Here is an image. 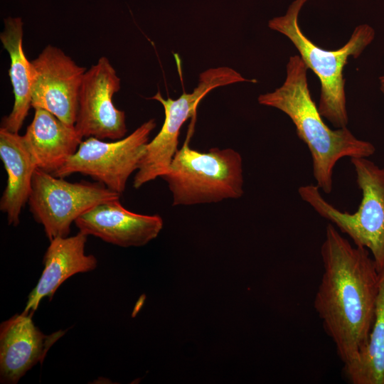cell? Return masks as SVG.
Instances as JSON below:
<instances>
[{"label": "cell", "mask_w": 384, "mask_h": 384, "mask_svg": "<svg viewBox=\"0 0 384 384\" xmlns=\"http://www.w3.org/2000/svg\"><path fill=\"white\" fill-rule=\"evenodd\" d=\"M23 21L19 17L4 20L0 40L10 57L9 75L14 102L10 114L2 119L1 128L18 133L31 107V63L23 49Z\"/></svg>", "instance_id": "cell-16"}, {"label": "cell", "mask_w": 384, "mask_h": 384, "mask_svg": "<svg viewBox=\"0 0 384 384\" xmlns=\"http://www.w3.org/2000/svg\"><path fill=\"white\" fill-rule=\"evenodd\" d=\"M323 274L314 306L343 365L366 345L375 314L380 272L370 251L353 247L332 223L321 247Z\"/></svg>", "instance_id": "cell-1"}, {"label": "cell", "mask_w": 384, "mask_h": 384, "mask_svg": "<svg viewBox=\"0 0 384 384\" xmlns=\"http://www.w3.org/2000/svg\"><path fill=\"white\" fill-rule=\"evenodd\" d=\"M155 127V120L151 119L120 139L105 142L88 137L53 175L65 178L80 173L121 195L131 174L138 170Z\"/></svg>", "instance_id": "cell-8"}, {"label": "cell", "mask_w": 384, "mask_h": 384, "mask_svg": "<svg viewBox=\"0 0 384 384\" xmlns=\"http://www.w3.org/2000/svg\"><path fill=\"white\" fill-rule=\"evenodd\" d=\"M380 89L384 95V75L379 77Z\"/></svg>", "instance_id": "cell-18"}, {"label": "cell", "mask_w": 384, "mask_h": 384, "mask_svg": "<svg viewBox=\"0 0 384 384\" xmlns=\"http://www.w3.org/2000/svg\"><path fill=\"white\" fill-rule=\"evenodd\" d=\"M87 237L79 232L71 237H59L50 241L43 257V270L28 295L24 312H34L45 297L51 299L57 289L71 276L96 268V257L85 252Z\"/></svg>", "instance_id": "cell-13"}, {"label": "cell", "mask_w": 384, "mask_h": 384, "mask_svg": "<svg viewBox=\"0 0 384 384\" xmlns=\"http://www.w3.org/2000/svg\"><path fill=\"white\" fill-rule=\"evenodd\" d=\"M307 1L295 0L284 16L271 19L268 26L292 41L306 66L318 77L321 83L318 105L320 114L336 128L345 127L348 117L343 68L349 57L360 56L373 41L375 32L370 26L361 24L355 28L349 40L341 48L334 50L320 48L303 33L299 25V12Z\"/></svg>", "instance_id": "cell-3"}, {"label": "cell", "mask_w": 384, "mask_h": 384, "mask_svg": "<svg viewBox=\"0 0 384 384\" xmlns=\"http://www.w3.org/2000/svg\"><path fill=\"white\" fill-rule=\"evenodd\" d=\"M79 232L120 247H139L156 238L164 225L159 215L126 209L119 199L100 203L75 221Z\"/></svg>", "instance_id": "cell-11"}, {"label": "cell", "mask_w": 384, "mask_h": 384, "mask_svg": "<svg viewBox=\"0 0 384 384\" xmlns=\"http://www.w3.org/2000/svg\"><path fill=\"white\" fill-rule=\"evenodd\" d=\"M343 373L352 384H384V269L380 272L375 319L368 342L352 361L343 365Z\"/></svg>", "instance_id": "cell-17"}, {"label": "cell", "mask_w": 384, "mask_h": 384, "mask_svg": "<svg viewBox=\"0 0 384 384\" xmlns=\"http://www.w3.org/2000/svg\"><path fill=\"white\" fill-rule=\"evenodd\" d=\"M351 162L362 193L355 213L335 208L322 197L317 186H302L298 192L303 201L351 238L355 245L367 248L380 272L384 269V168L368 157H352Z\"/></svg>", "instance_id": "cell-5"}, {"label": "cell", "mask_w": 384, "mask_h": 384, "mask_svg": "<svg viewBox=\"0 0 384 384\" xmlns=\"http://www.w3.org/2000/svg\"><path fill=\"white\" fill-rule=\"evenodd\" d=\"M0 157L7 174L0 210L8 223L17 226L23 207L28 203L36 165L23 135L0 128Z\"/></svg>", "instance_id": "cell-15"}, {"label": "cell", "mask_w": 384, "mask_h": 384, "mask_svg": "<svg viewBox=\"0 0 384 384\" xmlns=\"http://www.w3.org/2000/svg\"><path fill=\"white\" fill-rule=\"evenodd\" d=\"M256 82L247 79L228 67L208 69L199 75L197 87L191 93L183 92L178 99L163 98L160 92L151 99L159 101L165 113L164 124L157 135L146 146L144 156L134 176L133 186L144 184L161 177L167 171L178 150V136L183 123L196 116L201 100L213 89L236 82Z\"/></svg>", "instance_id": "cell-6"}, {"label": "cell", "mask_w": 384, "mask_h": 384, "mask_svg": "<svg viewBox=\"0 0 384 384\" xmlns=\"http://www.w3.org/2000/svg\"><path fill=\"white\" fill-rule=\"evenodd\" d=\"M307 70L299 55H292L282 86L260 95L257 100L260 105L277 108L291 119L297 136L309 149L316 186L330 193L337 161L346 156L369 157L375 147L356 138L347 127L331 129L326 125L311 97Z\"/></svg>", "instance_id": "cell-2"}, {"label": "cell", "mask_w": 384, "mask_h": 384, "mask_svg": "<svg viewBox=\"0 0 384 384\" xmlns=\"http://www.w3.org/2000/svg\"><path fill=\"white\" fill-rule=\"evenodd\" d=\"M120 78L107 57L86 70L80 86L75 128L82 137L117 140L127 133L125 114L112 101Z\"/></svg>", "instance_id": "cell-9"}, {"label": "cell", "mask_w": 384, "mask_h": 384, "mask_svg": "<svg viewBox=\"0 0 384 384\" xmlns=\"http://www.w3.org/2000/svg\"><path fill=\"white\" fill-rule=\"evenodd\" d=\"M190 129L161 178L172 193L173 206H192L237 199L243 193L241 155L233 149L211 148L201 152L190 148Z\"/></svg>", "instance_id": "cell-4"}, {"label": "cell", "mask_w": 384, "mask_h": 384, "mask_svg": "<svg viewBox=\"0 0 384 384\" xmlns=\"http://www.w3.org/2000/svg\"><path fill=\"white\" fill-rule=\"evenodd\" d=\"M33 311L16 314L0 327V380L16 384L38 363H42L50 347L65 331L44 334L34 324Z\"/></svg>", "instance_id": "cell-12"}, {"label": "cell", "mask_w": 384, "mask_h": 384, "mask_svg": "<svg viewBox=\"0 0 384 384\" xmlns=\"http://www.w3.org/2000/svg\"><path fill=\"white\" fill-rule=\"evenodd\" d=\"M37 169L53 174L78 150L82 138L50 112L36 108L34 117L23 135Z\"/></svg>", "instance_id": "cell-14"}, {"label": "cell", "mask_w": 384, "mask_h": 384, "mask_svg": "<svg viewBox=\"0 0 384 384\" xmlns=\"http://www.w3.org/2000/svg\"><path fill=\"white\" fill-rule=\"evenodd\" d=\"M31 63V107L44 109L64 123L75 126L86 69L51 45L46 46Z\"/></svg>", "instance_id": "cell-10"}, {"label": "cell", "mask_w": 384, "mask_h": 384, "mask_svg": "<svg viewBox=\"0 0 384 384\" xmlns=\"http://www.w3.org/2000/svg\"><path fill=\"white\" fill-rule=\"evenodd\" d=\"M120 196L97 181L70 183L36 168L28 203L50 241L68 237L71 224L82 214L100 203L119 199Z\"/></svg>", "instance_id": "cell-7"}]
</instances>
